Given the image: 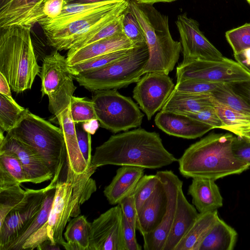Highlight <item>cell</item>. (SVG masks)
<instances>
[{
    "label": "cell",
    "mask_w": 250,
    "mask_h": 250,
    "mask_svg": "<svg viewBox=\"0 0 250 250\" xmlns=\"http://www.w3.org/2000/svg\"><path fill=\"white\" fill-rule=\"evenodd\" d=\"M66 175L60 177L57 182L55 194L46 223L24 243L21 250H33L46 240L53 245L64 246L66 241L63 231L72 217L81 213V205L87 201L97 190L95 181L91 178L97 167L91 164L83 173L73 172L66 162Z\"/></svg>",
    "instance_id": "cell-1"
},
{
    "label": "cell",
    "mask_w": 250,
    "mask_h": 250,
    "mask_svg": "<svg viewBox=\"0 0 250 250\" xmlns=\"http://www.w3.org/2000/svg\"><path fill=\"white\" fill-rule=\"evenodd\" d=\"M177 161L158 133L139 128L111 136L96 148L91 164L98 167L111 165L157 169Z\"/></svg>",
    "instance_id": "cell-2"
},
{
    "label": "cell",
    "mask_w": 250,
    "mask_h": 250,
    "mask_svg": "<svg viewBox=\"0 0 250 250\" xmlns=\"http://www.w3.org/2000/svg\"><path fill=\"white\" fill-rule=\"evenodd\" d=\"M233 138L229 133H211L190 145L178 159L180 174L215 181L248 169L250 166L232 153Z\"/></svg>",
    "instance_id": "cell-3"
},
{
    "label": "cell",
    "mask_w": 250,
    "mask_h": 250,
    "mask_svg": "<svg viewBox=\"0 0 250 250\" xmlns=\"http://www.w3.org/2000/svg\"><path fill=\"white\" fill-rule=\"evenodd\" d=\"M129 0H110L95 8L56 18L45 17L38 23L48 44L56 50H69L79 40L113 21L124 13Z\"/></svg>",
    "instance_id": "cell-4"
},
{
    "label": "cell",
    "mask_w": 250,
    "mask_h": 250,
    "mask_svg": "<svg viewBox=\"0 0 250 250\" xmlns=\"http://www.w3.org/2000/svg\"><path fill=\"white\" fill-rule=\"evenodd\" d=\"M128 8L139 22L146 39L149 59L144 74L162 72L168 74L177 63L182 45L170 32L168 16L162 14L151 4L129 0Z\"/></svg>",
    "instance_id": "cell-5"
},
{
    "label": "cell",
    "mask_w": 250,
    "mask_h": 250,
    "mask_svg": "<svg viewBox=\"0 0 250 250\" xmlns=\"http://www.w3.org/2000/svg\"><path fill=\"white\" fill-rule=\"evenodd\" d=\"M31 29L11 26L3 30L0 37V73L6 78L11 89L18 93L30 89L41 72Z\"/></svg>",
    "instance_id": "cell-6"
},
{
    "label": "cell",
    "mask_w": 250,
    "mask_h": 250,
    "mask_svg": "<svg viewBox=\"0 0 250 250\" xmlns=\"http://www.w3.org/2000/svg\"><path fill=\"white\" fill-rule=\"evenodd\" d=\"M32 150L54 175L66 160L62 129L29 110L16 126L7 132Z\"/></svg>",
    "instance_id": "cell-7"
},
{
    "label": "cell",
    "mask_w": 250,
    "mask_h": 250,
    "mask_svg": "<svg viewBox=\"0 0 250 250\" xmlns=\"http://www.w3.org/2000/svg\"><path fill=\"white\" fill-rule=\"evenodd\" d=\"M148 59L146 43L134 47L128 55L113 62L74 77L80 86L89 91L120 89L138 82L145 74Z\"/></svg>",
    "instance_id": "cell-8"
},
{
    "label": "cell",
    "mask_w": 250,
    "mask_h": 250,
    "mask_svg": "<svg viewBox=\"0 0 250 250\" xmlns=\"http://www.w3.org/2000/svg\"><path fill=\"white\" fill-rule=\"evenodd\" d=\"M93 92L91 100L101 127L113 133L140 127L144 114L131 98L117 89Z\"/></svg>",
    "instance_id": "cell-9"
},
{
    "label": "cell",
    "mask_w": 250,
    "mask_h": 250,
    "mask_svg": "<svg viewBox=\"0 0 250 250\" xmlns=\"http://www.w3.org/2000/svg\"><path fill=\"white\" fill-rule=\"evenodd\" d=\"M39 76L42 95L48 96L49 111L57 118L70 105L76 89L73 83L74 75L68 68L66 58L56 50L46 56Z\"/></svg>",
    "instance_id": "cell-10"
},
{
    "label": "cell",
    "mask_w": 250,
    "mask_h": 250,
    "mask_svg": "<svg viewBox=\"0 0 250 250\" xmlns=\"http://www.w3.org/2000/svg\"><path fill=\"white\" fill-rule=\"evenodd\" d=\"M176 82L199 79L231 83L250 79V73L237 62L223 59H195L182 62L176 67Z\"/></svg>",
    "instance_id": "cell-11"
},
{
    "label": "cell",
    "mask_w": 250,
    "mask_h": 250,
    "mask_svg": "<svg viewBox=\"0 0 250 250\" xmlns=\"http://www.w3.org/2000/svg\"><path fill=\"white\" fill-rule=\"evenodd\" d=\"M48 185L39 189L26 188L21 200L0 224V250L10 246L26 230L42 207Z\"/></svg>",
    "instance_id": "cell-12"
},
{
    "label": "cell",
    "mask_w": 250,
    "mask_h": 250,
    "mask_svg": "<svg viewBox=\"0 0 250 250\" xmlns=\"http://www.w3.org/2000/svg\"><path fill=\"white\" fill-rule=\"evenodd\" d=\"M175 86L168 74L146 73L137 82L133 90V98L150 120L162 110Z\"/></svg>",
    "instance_id": "cell-13"
},
{
    "label": "cell",
    "mask_w": 250,
    "mask_h": 250,
    "mask_svg": "<svg viewBox=\"0 0 250 250\" xmlns=\"http://www.w3.org/2000/svg\"><path fill=\"white\" fill-rule=\"evenodd\" d=\"M89 250H126L123 214L119 204L91 223Z\"/></svg>",
    "instance_id": "cell-14"
},
{
    "label": "cell",
    "mask_w": 250,
    "mask_h": 250,
    "mask_svg": "<svg viewBox=\"0 0 250 250\" xmlns=\"http://www.w3.org/2000/svg\"><path fill=\"white\" fill-rule=\"evenodd\" d=\"M176 24L180 36L183 62L195 59L216 60L225 58L201 31L198 22L188 17L187 13L178 16Z\"/></svg>",
    "instance_id": "cell-15"
},
{
    "label": "cell",
    "mask_w": 250,
    "mask_h": 250,
    "mask_svg": "<svg viewBox=\"0 0 250 250\" xmlns=\"http://www.w3.org/2000/svg\"><path fill=\"white\" fill-rule=\"evenodd\" d=\"M156 174L165 187L167 197V209L157 228L143 236L145 250H163L175 217L179 189L183 186V182L171 170L159 171Z\"/></svg>",
    "instance_id": "cell-16"
},
{
    "label": "cell",
    "mask_w": 250,
    "mask_h": 250,
    "mask_svg": "<svg viewBox=\"0 0 250 250\" xmlns=\"http://www.w3.org/2000/svg\"><path fill=\"white\" fill-rule=\"evenodd\" d=\"M0 150L15 153L19 158L27 182L40 184L53 178L54 175L43 161L28 146L6 133L0 132Z\"/></svg>",
    "instance_id": "cell-17"
},
{
    "label": "cell",
    "mask_w": 250,
    "mask_h": 250,
    "mask_svg": "<svg viewBox=\"0 0 250 250\" xmlns=\"http://www.w3.org/2000/svg\"><path fill=\"white\" fill-rule=\"evenodd\" d=\"M47 0H11L0 7V27L3 30L13 26L31 28L46 17L43 8Z\"/></svg>",
    "instance_id": "cell-18"
},
{
    "label": "cell",
    "mask_w": 250,
    "mask_h": 250,
    "mask_svg": "<svg viewBox=\"0 0 250 250\" xmlns=\"http://www.w3.org/2000/svg\"><path fill=\"white\" fill-rule=\"evenodd\" d=\"M154 122L167 134L187 139L200 137L213 129L187 115L162 110L156 115Z\"/></svg>",
    "instance_id": "cell-19"
},
{
    "label": "cell",
    "mask_w": 250,
    "mask_h": 250,
    "mask_svg": "<svg viewBox=\"0 0 250 250\" xmlns=\"http://www.w3.org/2000/svg\"><path fill=\"white\" fill-rule=\"evenodd\" d=\"M167 205L165 187L160 178L153 193L137 213L136 229L142 236L153 231L160 225L165 214Z\"/></svg>",
    "instance_id": "cell-20"
},
{
    "label": "cell",
    "mask_w": 250,
    "mask_h": 250,
    "mask_svg": "<svg viewBox=\"0 0 250 250\" xmlns=\"http://www.w3.org/2000/svg\"><path fill=\"white\" fill-rule=\"evenodd\" d=\"M136 47L128 38L120 33L100 40L73 52H68L66 61L69 66L81 63L99 56Z\"/></svg>",
    "instance_id": "cell-21"
},
{
    "label": "cell",
    "mask_w": 250,
    "mask_h": 250,
    "mask_svg": "<svg viewBox=\"0 0 250 250\" xmlns=\"http://www.w3.org/2000/svg\"><path fill=\"white\" fill-rule=\"evenodd\" d=\"M142 167L122 166L116 171L110 183L105 187L104 194L109 204L118 205L131 194L141 178L144 175Z\"/></svg>",
    "instance_id": "cell-22"
},
{
    "label": "cell",
    "mask_w": 250,
    "mask_h": 250,
    "mask_svg": "<svg viewBox=\"0 0 250 250\" xmlns=\"http://www.w3.org/2000/svg\"><path fill=\"white\" fill-rule=\"evenodd\" d=\"M198 214L195 207L187 200L183 193V186H181L178 191L175 217L163 250H174Z\"/></svg>",
    "instance_id": "cell-23"
},
{
    "label": "cell",
    "mask_w": 250,
    "mask_h": 250,
    "mask_svg": "<svg viewBox=\"0 0 250 250\" xmlns=\"http://www.w3.org/2000/svg\"><path fill=\"white\" fill-rule=\"evenodd\" d=\"M62 129L66 147V162L74 173L80 174L88 166L80 151L77 137L75 124L70 113V105L57 118Z\"/></svg>",
    "instance_id": "cell-24"
},
{
    "label": "cell",
    "mask_w": 250,
    "mask_h": 250,
    "mask_svg": "<svg viewBox=\"0 0 250 250\" xmlns=\"http://www.w3.org/2000/svg\"><path fill=\"white\" fill-rule=\"evenodd\" d=\"M188 193L199 213L217 210L223 206V198L214 180L193 178Z\"/></svg>",
    "instance_id": "cell-25"
},
{
    "label": "cell",
    "mask_w": 250,
    "mask_h": 250,
    "mask_svg": "<svg viewBox=\"0 0 250 250\" xmlns=\"http://www.w3.org/2000/svg\"><path fill=\"white\" fill-rule=\"evenodd\" d=\"M212 106H214L213 98L210 94L188 93L174 89L162 110L185 114Z\"/></svg>",
    "instance_id": "cell-26"
},
{
    "label": "cell",
    "mask_w": 250,
    "mask_h": 250,
    "mask_svg": "<svg viewBox=\"0 0 250 250\" xmlns=\"http://www.w3.org/2000/svg\"><path fill=\"white\" fill-rule=\"evenodd\" d=\"M218 218L217 210L199 213L196 219L174 250H199Z\"/></svg>",
    "instance_id": "cell-27"
},
{
    "label": "cell",
    "mask_w": 250,
    "mask_h": 250,
    "mask_svg": "<svg viewBox=\"0 0 250 250\" xmlns=\"http://www.w3.org/2000/svg\"><path fill=\"white\" fill-rule=\"evenodd\" d=\"M237 238V233L235 229L219 217L199 250H232Z\"/></svg>",
    "instance_id": "cell-28"
},
{
    "label": "cell",
    "mask_w": 250,
    "mask_h": 250,
    "mask_svg": "<svg viewBox=\"0 0 250 250\" xmlns=\"http://www.w3.org/2000/svg\"><path fill=\"white\" fill-rule=\"evenodd\" d=\"M61 171H59L55 174L48 185L42 207L34 219L25 232L10 246L8 250H21L25 241L46 223L53 202L57 182Z\"/></svg>",
    "instance_id": "cell-29"
},
{
    "label": "cell",
    "mask_w": 250,
    "mask_h": 250,
    "mask_svg": "<svg viewBox=\"0 0 250 250\" xmlns=\"http://www.w3.org/2000/svg\"><path fill=\"white\" fill-rule=\"evenodd\" d=\"M91 223L84 215L73 217L68 223L63 234L66 250H89Z\"/></svg>",
    "instance_id": "cell-30"
},
{
    "label": "cell",
    "mask_w": 250,
    "mask_h": 250,
    "mask_svg": "<svg viewBox=\"0 0 250 250\" xmlns=\"http://www.w3.org/2000/svg\"><path fill=\"white\" fill-rule=\"evenodd\" d=\"M28 110L0 94V132L14 128Z\"/></svg>",
    "instance_id": "cell-31"
},
{
    "label": "cell",
    "mask_w": 250,
    "mask_h": 250,
    "mask_svg": "<svg viewBox=\"0 0 250 250\" xmlns=\"http://www.w3.org/2000/svg\"><path fill=\"white\" fill-rule=\"evenodd\" d=\"M210 94L219 102L237 111L250 116V104L237 94L229 83H222Z\"/></svg>",
    "instance_id": "cell-32"
},
{
    "label": "cell",
    "mask_w": 250,
    "mask_h": 250,
    "mask_svg": "<svg viewBox=\"0 0 250 250\" xmlns=\"http://www.w3.org/2000/svg\"><path fill=\"white\" fill-rule=\"evenodd\" d=\"M133 48L119 50L99 56L78 64L71 66L68 65V68L74 76L77 75L113 62L128 55Z\"/></svg>",
    "instance_id": "cell-33"
},
{
    "label": "cell",
    "mask_w": 250,
    "mask_h": 250,
    "mask_svg": "<svg viewBox=\"0 0 250 250\" xmlns=\"http://www.w3.org/2000/svg\"><path fill=\"white\" fill-rule=\"evenodd\" d=\"M123 14L98 31L77 41L68 51H76L103 39L123 32L122 27Z\"/></svg>",
    "instance_id": "cell-34"
},
{
    "label": "cell",
    "mask_w": 250,
    "mask_h": 250,
    "mask_svg": "<svg viewBox=\"0 0 250 250\" xmlns=\"http://www.w3.org/2000/svg\"><path fill=\"white\" fill-rule=\"evenodd\" d=\"M70 110L72 119L75 125L97 120L93 102L86 98L73 96Z\"/></svg>",
    "instance_id": "cell-35"
},
{
    "label": "cell",
    "mask_w": 250,
    "mask_h": 250,
    "mask_svg": "<svg viewBox=\"0 0 250 250\" xmlns=\"http://www.w3.org/2000/svg\"><path fill=\"white\" fill-rule=\"evenodd\" d=\"M26 189L23 190L21 184L0 188V224L7 215L23 199Z\"/></svg>",
    "instance_id": "cell-36"
},
{
    "label": "cell",
    "mask_w": 250,
    "mask_h": 250,
    "mask_svg": "<svg viewBox=\"0 0 250 250\" xmlns=\"http://www.w3.org/2000/svg\"><path fill=\"white\" fill-rule=\"evenodd\" d=\"M0 168L3 169L20 183L27 182L21 161L12 151L0 150Z\"/></svg>",
    "instance_id": "cell-37"
},
{
    "label": "cell",
    "mask_w": 250,
    "mask_h": 250,
    "mask_svg": "<svg viewBox=\"0 0 250 250\" xmlns=\"http://www.w3.org/2000/svg\"><path fill=\"white\" fill-rule=\"evenodd\" d=\"M123 32L135 47L146 43L144 32L128 6L123 14Z\"/></svg>",
    "instance_id": "cell-38"
},
{
    "label": "cell",
    "mask_w": 250,
    "mask_h": 250,
    "mask_svg": "<svg viewBox=\"0 0 250 250\" xmlns=\"http://www.w3.org/2000/svg\"><path fill=\"white\" fill-rule=\"evenodd\" d=\"M160 178L155 175H144L139 181L132 193L138 212L155 190Z\"/></svg>",
    "instance_id": "cell-39"
},
{
    "label": "cell",
    "mask_w": 250,
    "mask_h": 250,
    "mask_svg": "<svg viewBox=\"0 0 250 250\" xmlns=\"http://www.w3.org/2000/svg\"><path fill=\"white\" fill-rule=\"evenodd\" d=\"M213 104L216 112L224 124L222 129L250 123V116L237 111L214 98Z\"/></svg>",
    "instance_id": "cell-40"
},
{
    "label": "cell",
    "mask_w": 250,
    "mask_h": 250,
    "mask_svg": "<svg viewBox=\"0 0 250 250\" xmlns=\"http://www.w3.org/2000/svg\"><path fill=\"white\" fill-rule=\"evenodd\" d=\"M226 39L234 54L250 48V23L245 24L226 32Z\"/></svg>",
    "instance_id": "cell-41"
},
{
    "label": "cell",
    "mask_w": 250,
    "mask_h": 250,
    "mask_svg": "<svg viewBox=\"0 0 250 250\" xmlns=\"http://www.w3.org/2000/svg\"><path fill=\"white\" fill-rule=\"evenodd\" d=\"M224 83H213L199 79H187L176 82L175 90L185 93L210 94Z\"/></svg>",
    "instance_id": "cell-42"
},
{
    "label": "cell",
    "mask_w": 250,
    "mask_h": 250,
    "mask_svg": "<svg viewBox=\"0 0 250 250\" xmlns=\"http://www.w3.org/2000/svg\"><path fill=\"white\" fill-rule=\"evenodd\" d=\"M210 125L213 128H222L224 124L214 106L196 112L183 114Z\"/></svg>",
    "instance_id": "cell-43"
},
{
    "label": "cell",
    "mask_w": 250,
    "mask_h": 250,
    "mask_svg": "<svg viewBox=\"0 0 250 250\" xmlns=\"http://www.w3.org/2000/svg\"><path fill=\"white\" fill-rule=\"evenodd\" d=\"M76 131L79 148L87 164L91 165V134L83 127H76Z\"/></svg>",
    "instance_id": "cell-44"
},
{
    "label": "cell",
    "mask_w": 250,
    "mask_h": 250,
    "mask_svg": "<svg viewBox=\"0 0 250 250\" xmlns=\"http://www.w3.org/2000/svg\"><path fill=\"white\" fill-rule=\"evenodd\" d=\"M232 151L234 156L250 167V141L239 136H234Z\"/></svg>",
    "instance_id": "cell-45"
},
{
    "label": "cell",
    "mask_w": 250,
    "mask_h": 250,
    "mask_svg": "<svg viewBox=\"0 0 250 250\" xmlns=\"http://www.w3.org/2000/svg\"><path fill=\"white\" fill-rule=\"evenodd\" d=\"M124 216L129 224L136 229L137 210L133 193L122 200L119 203Z\"/></svg>",
    "instance_id": "cell-46"
},
{
    "label": "cell",
    "mask_w": 250,
    "mask_h": 250,
    "mask_svg": "<svg viewBox=\"0 0 250 250\" xmlns=\"http://www.w3.org/2000/svg\"><path fill=\"white\" fill-rule=\"evenodd\" d=\"M136 229L129 224L123 215V236L126 250L142 249L136 238Z\"/></svg>",
    "instance_id": "cell-47"
},
{
    "label": "cell",
    "mask_w": 250,
    "mask_h": 250,
    "mask_svg": "<svg viewBox=\"0 0 250 250\" xmlns=\"http://www.w3.org/2000/svg\"><path fill=\"white\" fill-rule=\"evenodd\" d=\"M64 3V0H47L43 8L44 15L52 19L57 18L61 14Z\"/></svg>",
    "instance_id": "cell-48"
},
{
    "label": "cell",
    "mask_w": 250,
    "mask_h": 250,
    "mask_svg": "<svg viewBox=\"0 0 250 250\" xmlns=\"http://www.w3.org/2000/svg\"><path fill=\"white\" fill-rule=\"evenodd\" d=\"M229 84L237 94L250 104V79Z\"/></svg>",
    "instance_id": "cell-49"
},
{
    "label": "cell",
    "mask_w": 250,
    "mask_h": 250,
    "mask_svg": "<svg viewBox=\"0 0 250 250\" xmlns=\"http://www.w3.org/2000/svg\"><path fill=\"white\" fill-rule=\"evenodd\" d=\"M224 129L250 141V123L228 127Z\"/></svg>",
    "instance_id": "cell-50"
},
{
    "label": "cell",
    "mask_w": 250,
    "mask_h": 250,
    "mask_svg": "<svg viewBox=\"0 0 250 250\" xmlns=\"http://www.w3.org/2000/svg\"><path fill=\"white\" fill-rule=\"evenodd\" d=\"M236 61L250 73V48L234 54Z\"/></svg>",
    "instance_id": "cell-51"
},
{
    "label": "cell",
    "mask_w": 250,
    "mask_h": 250,
    "mask_svg": "<svg viewBox=\"0 0 250 250\" xmlns=\"http://www.w3.org/2000/svg\"><path fill=\"white\" fill-rule=\"evenodd\" d=\"M11 89L7 79L2 74L0 73V94L5 96L12 101L16 102L12 96Z\"/></svg>",
    "instance_id": "cell-52"
},
{
    "label": "cell",
    "mask_w": 250,
    "mask_h": 250,
    "mask_svg": "<svg viewBox=\"0 0 250 250\" xmlns=\"http://www.w3.org/2000/svg\"><path fill=\"white\" fill-rule=\"evenodd\" d=\"M58 245H53L50 240H46L38 245L36 249L39 250H60Z\"/></svg>",
    "instance_id": "cell-53"
},
{
    "label": "cell",
    "mask_w": 250,
    "mask_h": 250,
    "mask_svg": "<svg viewBox=\"0 0 250 250\" xmlns=\"http://www.w3.org/2000/svg\"><path fill=\"white\" fill-rule=\"evenodd\" d=\"M110 0H64V3H97Z\"/></svg>",
    "instance_id": "cell-54"
},
{
    "label": "cell",
    "mask_w": 250,
    "mask_h": 250,
    "mask_svg": "<svg viewBox=\"0 0 250 250\" xmlns=\"http://www.w3.org/2000/svg\"><path fill=\"white\" fill-rule=\"evenodd\" d=\"M139 2L153 4L156 2H170L176 0H135Z\"/></svg>",
    "instance_id": "cell-55"
},
{
    "label": "cell",
    "mask_w": 250,
    "mask_h": 250,
    "mask_svg": "<svg viewBox=\"0 0 250 250\" xmlns=\"http://www.w3.org/2000/svg\"><path fill=\"white\" fill-rule=\"evenodd\" d=\"M11 0H0V6H2L7 3H8L9 1H10Z\"/></svg>",
    "instance_id": "cell-56"
},
{
    "label": "cell",
    "mask_w": 250,
    "mask_h": 250,
    "mask_svg": "<svg viewBox=\"0 0 250 250\" xmlns=\"http://www.w3.org/2000/svg\"><path fill=\"white\" fill-rule=\"evenodd\" d=\"M246 1L250 4V0H246Z\"/></svg>",
    "instance_id": "cell-57"
}]
</instances>
